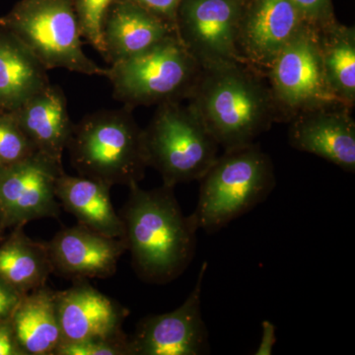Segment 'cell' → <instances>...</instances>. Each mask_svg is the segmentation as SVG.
<instances>
[{"label":"cell","instance_id":"1","mask_svg":"<svg viewBox=\"0 0 355 355\" xmlns=\"http://www.w3.org/2000/svg\"><path fill=\"white\" fill-rule=\"evenodd\" d=\"M128 198L120 214L127 251L140 279L165 284L176 279L193 261L198 228L184 216L174 188L162 186L144 190L128 186Z\"/></svg>","mask_w":355,"mask_h":355},{"label":"cell","instance_id":"2","mask_svg":"<svg viewBox=\"0 0 355 355\" xmlns=\"http://www.w3.org/2000/svg\"><path fill=\"white\" fill-rule=\"evenodd\" d=\"M187 100L224 150L254 144L277 121L265 76L242 62L203 67Z\"/></svg>","mask_w":355,"mask_h":355},{"label":"cell","instance_id":"3","mask_svg":"<svg viewBox=\"0 0 355 355\" xmlns=\"http://www.w3.org/2000/svg\"><path fill=\"white\" fill-rule=\"evenodd\" d=\"M132 109L103 110L73 123L67 149L79 176L113 187L139 183L148 168Z\"/></svg>","mask_w":355,"mask_h":355},{"label":"cell","instance_id":"4","mask_svg":"<svg viewBox=\"0 0 355 355\" xmlns=\"http://www.w3.org/2000/svg\"><path fill=\"white\" fill-rule=\"evenodd\" d=\"M198 230L214 233L263 202L275 186V168L257 144L224 150L200 180Z\"/></svg>","mask_w":355,"mask_h":355},{"label":"cell","instance_id":"5","mask_svg":"<svg viewBox=\"0 0 355 355\" xmlns=\"http://www.w3.org/2000/svg\"><path fill=\"white\" fill-rule=\"evenodd\" d=\"M0 26L24 44L46 70L106 76L85 55L73 0H21Z\"/></svg>","mask_w":355,"mask_h":355},{"label":"cell","instance_id":"6","mask_svg":"<svg viewBox=\"0 0 355 355\" xmlns=\"http://www.w3.org/2000/svg\"><path fill=\"white\" fill-rule=\"evenodd\" d=\"M200 70L175 33L144 53L112 64L105 77L113 86L114 99L133 109L188 99Z\"/></svg>","mask_w":355,"mask_h":355},{"label":"cell","instance_id":"7","mask_svg":"<svg viewBox=\"0 0 355 355\" xmlns=\"http://www.w3.org/2000/svg\"><path fill=\"white\" fill-rule=\"evenodd\" d=\"M158 105L144 130L148 167L161 175L163 184L200 181L219 156V144L189 105Z\"/></svg>","mask_w":355,"mask_h":355},{"label":"cell","instance_id":"8","mask_svg":"<svg viewBox=\"0 0 355 355\" xmlns=\"http://www.w3.org/2000/svg\"><path fill=\"white\" fill-rule=\"evenodd\" d=\"M266 77L277 121H289L303 112L340 104L324 79L317 29L307 23L280 51Z\"/></svg>","mask_w":355,"mask_h":355},{"label":"cell","instance_id":"9","mask_svg":"<svg viewBox=\"0 0 355 355\" xmlns=\"http://www.w3.org/2000/svg\"><path fill=\"white\" fill-rule=\"evenodd\" d=\"M242 0H183L175 27L178 38L202 69L240 62L238 30Z\"/></svg>","mask_w":355,"mask_h":355},{"label":"cell","instance_id":"10","mask_svg":"<svg viewBox=\"0 0 355 355\" xmlns=\"http://www.w3.org/2000/svg\"><path fill=\"white\" fill-rule=\"evenodd\" d=\"M62 164L36 153L0 172V221L24 226L29 221L58 218L60 205L55 183Z\"/></svg>","mask_w":355,"mask_h":355},{"label":"cell","instance_id":"11","mask_svg":"<svg viewBox=\"0 0 355 355\" xmlns=\"http://www.w3.org/2000/svg\"><path fill=\"white\" fill-rule=\"evenodd\" d=\"M205 261L186 301L172 312L144 318L130 338L132 355H202L209 354V331L202 315Z\"/></svg>","mask_w":355,"mask_h":355},{"label":"cell","instance_id":"12","mask_svg":"<svg viewBox=\"0 0 355 355\" xmlns=\"http://www.w3.org/2000/svg\"><path fill=\"white\" fill-rule=\"evenodd\" d=\"M304 24L291 0H253L244 4L237 37L240 62L266 76Z\"/></svg>","mask_w":355,"mask_h":355},{"label":"cell","instance_id":"13","mask_svg":"<svg viewBox=\"0 0 355 355\" xmlns=\"http://www.w3.org/2000/svg\"><path fill=\"white\" fill-rule=\"evenodd\" d=\"M291 147L324 159L343 171L355 172V121L352 109L336 104L303 112L292 118Z\"/></svg>","mask_w":355,"mask_h":355},{"label":"cell","instance_id":"14","mask_svg":"<svg viewBox=\"0 0 355 355\" xmlns=\"http://www.w3.org/2000/svg\"><path fill=\"white\" fill-rule=\"evenodd\" d=\"M53 272L69 279H106L127 251L121 238L109 237L83 224L62 229L46 242Z\"/></svg>","mask_w":355,"mask_h":355},{"label":"cell","instance_id":"15","mask_svg":"<svg viewBox=\"0 0 355 355\" xmlns=\"http://www.w3.org/2000/svg\"><path fill=\"white\" fill-rule=\"evenodd\" d=\"M55 303L62 331L60 343L127 336L121 327L130 311L84 280L67 291L55 292Z\"/></svg>","mask_w":355,"mask_h":355},{"label":"cell","instance_id":"16","mask_svg":"<svg viewBox=\"0 0 355 355\" xmlns=\"http://www.w3.org/2000/svg\"><path fill=\"white\" fill-rule=\"evenodd\" d=\"M176 33L169 21L125 0H114L102 28V57L110 65L144 53Z\"/></svg>","mask_w":355,"mask_h":355},{"label":"cell","instance_id":"17","mask_svg":"<svg viewBox=\"0 0 355 355\" xmlns=\"http://www.w3.org/2000/svg\"><path fill=\"white\" fill-rule=\"evenodd\" d=\"M10 113L37 153L62 164L73 123L60 86L49 84Z\"/></svg>","mask_w":355,"mask_h":355},{"label":"cell","instance_id":"18","mask_svg":"<svg viewBox=\"0 0 355 355\" xmlns=\"http://www.w3.org/2000/svg\"><path fill=\"white\" fill-rule=\"evenodd\" d=\"M110 190L108 184L65 172L55 183V196L60 207L76 216L79 224L100 234L123 238V220L114 209Z\"/></svg>","mask_w":355,"mask_h":355},{"label":"cell","instance_id":"19","mask_svg":"<svg viewBox=\"0 0 355 355\" xmlns=\"http://www.w3.org/2000/svg\"><path fill=\"white\" fill-rule=\"evenodd\" d=\"M55 292L46 284L28 292L11 314L16 340L25 355H53L62 342Z\"/></svg>","mask_w":355,"mask_h":355},{"label":"cell","instance_id":"20","mask_svg":"<svg viewBox=\"0 0 355 355\" xmlns=\"http://www.w3.org/2000/svg\"><path fill=\"white\" fill-rule=\"evenodd\" d=\"M48 70L0 26V110L11 112L50 84Z\"/></svg>","mask_w":355,"mask_h":355},{"label":"cell","instance_id":"21","mask_svg":"<svg viewBox=\"0 0 355 355\" xmlns=\"http://www.w3.org/2000/svg\"><path fill=\"white\" fill-rule=\"evenodd\" d=\"M324 79L336 102L355 105V29L336 19L316 28Z\"/></svg>","mask_w":355,"mask_h":355},{"label":"cell","instance_id":"22","mask_svg":"<svg viewBox=\"0 0 355 355\" xmlns=\"http://www.w3.org/2000/svg\"><path fill=\"white\" fill-rule=\"evenodd\" d=\"M53 272L46 243L30 239L23 225L0 246V279L23 295L44 286Z\"/></svg>","mask_w":355,"mask_h":355},{"label":"cell","instance_id":"23","mask_svg":"<svg viewBox=\"0 0 355 355\" xmlns=\"http://www.w3.org/2000/svg\"><path fill=\"white\" fill-rule=\"evenodd\" d=\"M10 112L0 114V165L9 167L36 154Z\"/></svg>","mask_w":355,"mask_h":355},{"label":"cell","instance_id":"24","mask_svg":"<svg viewBox=\"0 0 355 355\" xmlns=\"http://www.w3.org/2000/svg\"><path fill=\"white\" fill-rule=\"evenodd\" d=\"M114 0H73L81 37L103 55L102 28Z\"/></svg>","mask_w":355,"mask_h":355},{"label":"cell","instance_id":"25","mask_svg":"<svg viewBox=\"0 0 355 355\" xmlns=\"http://www.w3.org/2000/svg\"><path fill=\"white\" fill-rule=\"evenodd\" d=\"M53 355H132L128 336L118 338H92L62 343Z\"/></svg>","mask_w":355,"mask_h":355},{"label":"cell","instance_id":"26","mask_svg":"<svg viewBox=\"0 0 355 355\" xmlns=\"http://www.w3.org/2000/svg\"><path fill=\"white\" fill-rule=\"evenodd\" d=\"M307 24L321 27L335 20L330 0H291Z\"/></svg>","mask_w":355,"mask_h":355},{"label":"cell","instance_id":"27","mask_svg":"<svg viewBox=\"0 0 355 355\" xmlns=\"http://www.w3.org/2000/svg\"><path fill=\"white\" fill-rule=\"evenodd\" d=\"M125 1L137 4L149 12L155 14L175 25L178 9L183 0H125Z\"/></svg>","mask_w":355,"mask_h":355},{"label":"cell","instance_id":"28","mask_svg":"<svg viewBox=\"0 0 355 355\" xmlns=\"http://www.w3.org/2000/svg\"><path fill=\"white\" fill-rule=\"evenodd\" d=\"M0 355H25L16 340L10 318L0 321Z\"/></svg>","mask_w":355,"mask_h":355},{"label":"cell","instance_id":"29","mask_svg":"<svg viewBox=\"0 0 355 355\" xmlns=\"http://www.w3.org/2000/svg\"><path fill=\"white\" fill-rule=\"evenodd\" d=\"M23 294L0 279V321L8 319Z\"/></svg>","mask_w":355,"mask_h":355},{"label":"cell","instance_id":"30","mask_svg":"<svg viewBox=\"0 0 355 355\" xmlns=\"http://www.w3.org/2000/svg\"><path fill=\"white\" fill-rule=\"evenodd\" d=\"M277 328L272 322L265 320L261 323V338L260 345L257 349L256 355H272L273 347L277 343Z\"/></svg>","mask_w":355,"mask_h":355},{"label":"cell","instance_id":"31","mask_svg":"<svg viewBox=\"0 0 355 355\" xmlns=\"http://www.w3.org/2000/svg\"><path fill=\"white\" fill-rule=\"evenodd\" d=\"M2 169H3V167H2V166H1V165H0V172H1V171H2Z\"/></svg>","mask_w":355,"mask_h":355}]
</instances>
